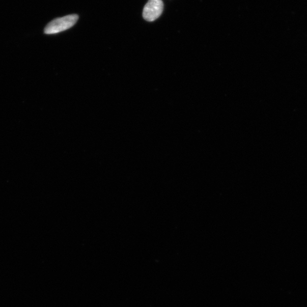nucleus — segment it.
I'll use <instances>...</instances> for the list:
<instances>
[{"mask_svg":"<svg viewBox=\"0 0 307 307\" xmlns=\"http://www.w3.org/2000/svg\"><path fill=\"white\" fill-rule=\"evenodd\" d=\"M78 19L79 16L77 14H71L53 19L47 24L44 33L46 34H55L67 31L75 25Z\"/></svg>","mask_w":307,"mask_h":307,"instance_id":"f257e3e1","label":"nucleus"},{"mask_svg":"<svg viewBox=\"0 0 307 307\" xmlns=\"http://www.w3.org/2000/svg\"><path fill=\"white\" fill-rule=\"evenodd\" d=\"M164 4L162 0H149L143 10L145 20L153 22L158 19L163 12Z\"/></svg>","mask_w":307,"mask_h":307,"instance_id":"f03ea898","label":"nucleus"}]
</instances>
